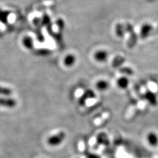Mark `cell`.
I'll use <instances>...</instances> for the list:
<instances>
[{"label":"cell","mask_w":158,"mask_h":158,"mask_svg":"<svg viewBox=\"0 0 158 158\" xmlns=\"http://www.w3.org/2000/svg\"><path fill=\"white\" fill-rule=\"evenodd\" d=\"M11 90L8 87L0 86V95L1 96H9L11 95Z\"/></svg>","instance_id":"cell-9"},{"label":"cell","mask_w":158,"mask_h":158,"mask_svg":"<svg viewBox=\"0 0 158 158\" xmlns=\"http://www.w3.org/2000/svg\"><path fill=\"white\" fill-rule=\"evenodd\" d=\"M76 62V57L73 55H68L64 59V64L68 67H71L73 66Z\"/></svg>","instance_id":"cell-5"},{"label":"cell","mask_w":158,"mask_h":158,"mask_svg":"<svg viewBox=\"0 0 158 158\" xmlns=\"http://www.w3.org/2000/svg\"><path fill=\"white\" fill-rule=\"evenodd\" d=\"M147 141L149 146L156 147L158 145V135L154 131H150L146 136Z\"/></svg>","instance_id":"cell-2"},{"label":"cell","mask_w":158,"mask_h":158,"mask_svg":"<svg viewBox=\"0 0 158 158\" xmlns=\"http://www.w3.org/2000/svg\"><path fill=\"white\" fill-rule=\"evenodd\" d=\"M8 14L6 12L2 11H0V20L5 22L8 17Z\"/></svg>","instance_id":"cell-11"},{"label":"cell","mask_w":158,"mask_h":158,"mask_svg":"<svg viewBox=\"0 0 158 158\" xmlns=\"http://www.w3.org/2000/svg\"><path fill=\"white\" fill-rule=\"evenodd\" d=\"M152 29V27L149 25H145L144 27H142L141 30V33L143 36H147L151 32V31Z\"/></svg>","instance_id":"cell-10"},{"label":"cell","mask_w":158,"mask_h":158,"mask_svg":"<svg viewBox=\"0 0 158 158\" xmlns=\"http://www.w3.org/2000/svg\"><path fill=\"white\" fill-rule=\"evenodd\" d=\"M66 134L64 131H60L54 135L50 136L48 139V143L51 147H57L64 141Z\"/></svg>","instance_id":"cell-1"},{"label":"cell","mask_w":158,"mask_h":158,"mask_svg":"<svg viewBox=\"0 0 158 158\" xmlns=\"http://www.w3.org/2000/svg\"><path fill=\"white\" fill-rule=\"evenodd\" d=\"M108 53L104 50H99L97 51L94 54V59L98 62H104L108 58Z\"/></svg>","instance_id":"cell-4"},{"label":"cell","mask_w":158,"mask_h":158,"mask_svg":"<svg viewBox=\"0 0 158 158\" xmlns=\"http://www.w3.org/2000/svg\"><path fill=\"white\" fill-rule=\"evenodd\" d=\"M23 45L27 49H32L34 46V40L29 37L27 36L25 37L23 40Z\"/></svg>","instance_id":"cell-7"},{"label":"cell","mask_w":158,"mask_h":158,"mask_svg":"<svg viewBox=\"0 0 158 158\" xmlns=\"http://www.w3.org/2000/svg\"><path fill=\"white\" fill-rule=\"evenodd\" d=\"M96 87L99 90H106L108 88V83L105 80H100L97 83Z\"/></svg>","instance_id":"cell-8"},{"label":"cell","mask_w":158,"mask_h":158,"mask_svg":"<svg viewBox=\"0 0 158 158\" xmlns=\"http://www.w3.org/2000/svg\"><path fill=\"white\" fill-rule=\"evenodd\" d=\"M17 104V101L12 98H0V106L12 108L15 107Z\"/></svg>","instance_id":"cell-3"},{"label":"cell","mask_w":158,"mask_h":158,"mask_svg":"<svg viewBox=\"0 0 158 158\" xmlns=\"http://www.w3.org/2000/svg\"><path fill=\"white\" fill-rule=\"evenodd\" d=\"M129 85V81L127 78L121 77L117 81V85L121 89H125L128 87Z\"/></svg>","instance_id":"cell-6"}]
</instances>
